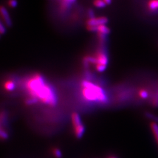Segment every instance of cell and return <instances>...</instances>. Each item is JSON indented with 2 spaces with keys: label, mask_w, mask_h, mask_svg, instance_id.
Instances as JSON below:
<instances>
[{
  "label": "cell",
  "mask_w": 158,
  "mask_h": 158,
  "mask_svg": "<svg viewBox=\"0 0 158 158\" xmlns=\"http://www.w3.org/2000/svg\"><path fill=\"white\" fill-rule=\"evenodd\" d=\"M95 69L98 72H103L106 70L109 62L108 56L106 53L102 50L98 51L95 56Z\"/></svg>",
  "instance_id": "3957f363"
},
{
  "label": "cell",
  "mask_w": 158,
  "mask_h": 158,
  "mask_svg": "<svg viewBox=\"0 0 158 158\" xmlns=\"http://www.w3.org/2000/svg\"><path fill=\"white\" fill-rule=\"evenodd\" d=\"M93 4L96 8H104L107 5L103 0H95L93 2Z\"/></svg>",
  "instance_id": "7c38bea8"
},
{
  "label": "cell",
  "mask_w": 158,
  "mask_h": 158,
  "mask_svg": "<svg viewBox=\"0 0 158 158\" xmlns=\"http://www.w3.org/2000/svg\"><path fill=\"white\" fill-rule=\"evenodd\" d=\"M103 1L106 3L107 5V4H110L111 2H112V0H103Z\"/></svg>",
  "instance_id": "ffe728a7"
},
{
  "label": "cell",
  "mask_w": 158,
  "mask_h": 158,
  "mask_svg": "<svg viewBox=\"0 0 158 158\" xmlns=\"http://www.w3.org/2000/svg\"><path fill=\"white\" fill-rule=\"evenodd\" d=\"M149 10L152 12L158 11V0H149L147 4Z\"/></svg>",
  "instance_id": "9c48e42d"
},
{
  "label": "cell",
  "mask_w": 158,
  "mask_h": 158,
  "mask_svg": "<svg viewBox=\"0 0 158 158\" xmlns=\"http://www.w3.org/2000/svg\"><path fill=\"white\" fill-rule=\"evenodd\" d=\"M1 16L5 22V24L8 26H11L12 24V22L10 18V16L9 15L8 12L7 10L3 7H1Z\"/></svg>",
  "instance_id": "5b68a950"
},
{
  "label": "cell",
  "mask_w": 158,
  "mask_h": 158,
  "mask_svg": "<svg viewBox=\"0 0 158 158\" xmlns=\"http://www.w3.org/2000/svg\"><path fill=\"white\" fill-rule=\"evenodd\" d=\"M0 32L1 34H4L5 32V28L4 26L3 25L2 23H1V27H0Z\"/></svg>",
  "instance_id": "d6986e66"
},
{
  "label": "cell",
  "mask_w": 158,
  "mask_h": 158,
  "mask_svg": "<svg viewBox=\"0 0 158 158\" xmlns=\"http://www.w3.org/2000/svg\"><path fill=\"white\" fill-rule=\"evenodd\" d=\"M76 0H61V9L62 11H65L68 10L71 5L73 4Z\"/></svg>",
  "instance_id": "30bf717a"
},
{
  "label": "cell",
  "mask_w": 158,
  "mask_h": 158,
  "mask_svg": "<svg viewBox=\"0 0 158 158\" xmlns=\"http://www.w3.org/2000/svg\"><path fill=\"white\" fill-rule=\"evenodd\" d=\"M25 87L30 97L36 98L48 106H56V95L42 75L35 74L30 77L25 81Z\"/></svg>",
  "instance_id": "6da1fadb"
},
{
  "label": "cell",
  "mask_w": 158,
  "mask_h": 158,
  "mask_svg": "<svg viewBox=\"0 0 158 158\" xmlns=\"http://www.w3.org/2000/svg\"><path fill=\"white\" fill-rule=\"evenodd\" d=\"M72 124L73 128H76L78 126H80L83 124L80 117L79 114L77 112H73L72 115Z\"/></svg>",
  "instance_id": "52a82bcc"
},
{
  "label": "cell",
  "mask_w": 158,
  "mask_h": 158,
  "mask_svg": "<svg viewBox=\"0 0 158 158\" xmlns=\"http://www.w3.org/2000/svg\"><path fill=\"white\" fill-rule=\"evenodd\" d=\"M53 153L55 157L57 158H62V152L59 149H55L53 151Z\"/></svg>",
  "instance_id": "9a60e30c"
},
{
  "label": "cell",
  "mask_w": 158,
  "mask_h": 158,
  "mask_svg": "<svg viewBox=\"0 0 158 158\" xmlns=\"http://www.w3.org/2000/svg\"><path fill=\"white\" fill-rule=\"evenodd\" d=\"M95 32H97L98 34H101L107 36L108 34L110 33V30L106 25V24H103L97 26L95 28Z\"/></svg>",
  "instance_id": "8992f818"
},
{
  "label": "cell",
  "mask_w": 158,
  "mask_h": 158,
  "mask_svg": "<svg viewBox=\"0 0 158 158\" xmlns=\"http://www.w3.org/2000/svg\"><path fill=\"white\" fill-rule=\"evenodd\" d=\"M4 88L7 92H11L16 88V83L14 81L11 80H7L4 83Z\"/></svg>",
  "instance_id": "ba28073f"
},
{
  "label": "cell",
  "mask_w": 158,
  "mask_h": 158,
  "mask_svg": "<svg viewBox=\"0 0 158 158\" xmlns=\"http://www.w3.org/2000/svg\"><path fill=\"white\" fill-rule=\"evenodd\" d=\"M38 101V100L36 99V98L32 97H30L29 98H28L26 100H25V103L27 105H32L34 104L35 103H36Z\"/></svg>",
  "instance_id": "4fadbf2b"
},
{
  "label": "cell",
  "mask_w": 158,
  "mask_h": 158,
  "mask_svg": "<svg viewBox=\"0 0 158 158\" xmlns=\"http://www.w3.org/2000/svg\"><path fill=\"white\" fill-rule=\"evenodd\" d=\"M8 5L11 8H16L18 5L16 0H9L8 2Z\"/></svg>",
  "instance_id": "2e32d148"
},
{
  "label": "cell",
  "mask_w": 158,
  "mask_h": 158,
  "mask_svg": "<svg viewBox=\"0 0 158 158\" xmlns=\"http://www.w3.org/2000/svg\"><path fill=\"white\" fill-rule=\"evenodd\" d=\"M151 128L153 132V134L155 137L156 141L158 144V125L156 123H151Z\"/></svg>",
  "instance_id": "8fae6325"
},
{
  "label": "cell",
  "mask_w": 158,
  "mask_h": 158,
  "mask_svg": "<svg viewBox=\"0 0 158 158\" xmlns=\"http://www.w3.org/2000/svg\"><path fill=\"white\" fill-rule=\"evenodd\" d=\"M108 18L105 16L90 18L86 22V28L90 32H95L97 26L106 24L108 22Z\"/></svg>",
  "instance_id": "277c9868"
},
{
  "label": "cell",
  "mask_w": 158,
  "mask_h": 158,
  "mask_svg": "<svg viewBox=\"0 0 158 158\" xmlns=\"http://www.w3.org/2000/svg\"><path fill=\"white\" fill-rule=\"evenodd\" d=\"M115 158V157H111V158Z\"/></svg>",
  "instance_id": "44dd1931"
},
{
  "label": "cell",
  "mask_w": 158,
  "mask_h": 158,
  "mask_svg": "<svg viewBox=\"0 0 158 158\" xmlns=\"http://www.w3.org/2000/svg\"><path fill=\"white\" fill-rule=\"evenodd\" d=\"M1 137L2 139H7L8 138V134L2 129H1Z\"/></svg>",
  "instance_id": "e0dca14e"
},
{
  "label": "cell",
  "mask_w": 158,
  "mask_h": 158,
  "mask_svg": "<svg viewBox=\"0 0 158 158\" xmlns=\"http://www.w3.org/2000/svg\"><path fill=\"white\" fill-rule=\"evenodd\" d=\"M138 95H140V97L142 98V99H146L149 97V93L148 92L144 90V89H142L141 90L139 93H138Z\"/></svg>",
  "instance_id": "5bb4252c"
},
{
  "label": "cell",
  "mask_w": 158,
  "mask_h": 158,
  "mask_svg": "<svg viewBox=\"0 0 158 158\" xmlns=\"http://www.w3.org/2000/svg\"><path fill=\"white\" fill-rule=\"evenodd\" d=\"M146 116L148 118H151V119H152V120H155V121H158V117H155L154 115H152L151 113H146Z\"/></svg>",
  "instance_id": "ac0fdd59"
},
{
  "label": "cell",
  "mask_w": 158,
  "mask_h": 158,
  "mask_svg": "<svg viewBox=\"0 0 158 158\" xmlns=\"http://www.w3.org/2000/svg\"><path fill=\"white\" fill-rule=\"evenodd\" d=\"M81 93L85 100L91 102L105 103L107 97L104 90L99 86L88 80H83L81 83Z\"/></svg>",
  "instance_id": "7a4b0ae2"
}]
</instances>
